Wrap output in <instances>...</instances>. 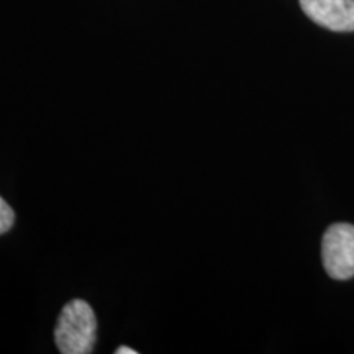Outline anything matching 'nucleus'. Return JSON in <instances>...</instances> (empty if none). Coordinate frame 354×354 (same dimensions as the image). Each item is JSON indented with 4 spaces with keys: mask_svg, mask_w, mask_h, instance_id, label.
<instances>
[{
    "mask_svg": "<svg viewBox=\"0 0 354 354\" xmlns=\"http://www.w3.org/2000/svg\"><path fill=\"white\" fill-rule=\"evenodd\" d=\"M13 221H15V214L12 207L0 197V234L7 233L13 227Z\"/></svg>",
    "mask_w": 354,
    "mask_h": 354,
    "instance_id": "nucleus-4",
    "label": "nucleus"
},
{
    "mask_svg": "<svg viewBox=\"0 0 354 354\" xmlns=\"http://www.w3.org/2000/svg\"><path fill=\"white\" fill-rule=\"evenodd\" d=\"M115 353H117V354H136L138 351H136V349L128 348V346H120Z\"/></svg>",
    "mask_w": 354,
    "mask_h": 354,
    "instance_id": "nucleus-5",
    "label": "nucleus"
},
{
    "mask_svg": "<svg viewBox=\"0 0 354 354\" xmlns=\"http://www.w3.org/2000/svg\"><path fill=\"white\" fill-rule=\"evenodd\" d=\"M56 346L63 354H88L97 342V318L86 300L74 299L64 305L55 330Z\"/></svg>",
    "mask_w": 354,
    "mask_h": 354,
    "instance_id": "nucleus-1",
    "label": "nucleus"
},
{
    "mask_svg": "<svg viewBox=\"0 0 354 354\" xmlns=\"http://www.w3.org/2000/svg\"><path fill=\"white\" fill-rule=\"evenodd\" d=\"M310 20L331 32H354V0H300Z\"/></svg>",
    "mask_w": 354,
    "mask_h": 354,
    "instance_id": "nucleus-3",
    "label": "nucleus"
},
{
    "mask_svg": "<svg viewBox=\"0 0 354 354\" xmlns=\"http://www.w3.org/2000/svg\"><path fill=\"white\" fill-rule=\"evenodd\" d=\"M322 259L331 279L346 281L354 276V225L335 223L322 240Z\"/></svg>",
    "mask_w": 354,
    "mask_h": 354,
    "instance_id": "nucleus-2",
    "label": "nucleus"
}]
</instances>
